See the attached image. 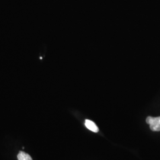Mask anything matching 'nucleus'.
Returning <instances> with one entry per match:
<instances>
[{
  "label": "nucleus",
  "mask_w": 160,
  "mask_h": 160,
  "mask_svg": "<svg viewBox=\"0 0 160 160\" xmlns=\"http://www.w3.org/2000/svg\"><path fill=\"white\" fill-rule=\"evenodd\" d=\"M85 125L87 129L93 132H98V128L97 125L92 120L87 119L85 121Z\"/></svg>",
  "instance_id": "f03ea898"
},
{
  "label": "nucleus",
  "mask_w": 160,
  "mask_h": 160,
  "mask_svg": "<svg viewBox=\"0 0 160 160\" xmlns=\"http://www.w3.org/2000/svg\"><path fill=\"white\" fill-rule=\"evenodd\" d=\"M147 123L150 126V129L152 131H160V116L152 118L148 116L146 119Z\"/></svg>",
  "instance_id": "f257e3e1"
},
{
  "label": "nucleus",
  "mask_w": 160,
  "mask_h": 160,
  "mask_svg": "<svg viewBox=\"0 0 160 160\" xmlns=\"http://www.w3.org/2000/svg\"><path fill=\"white\" fill-rule=\"evenodd\" d=\"M17 158L18 160H33L29 154L20 151L17 155Z\"/></svg>",
  "instance_id": "7ed1b4c3"
}]
</instances>
